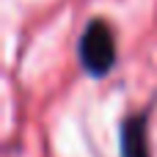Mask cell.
Here are the masks:
<instances>
[{
    "label": "cell",
    "instance_id": "1",
    "mask_svg": "<svg viewBox=\"0 0 157 157\" xmlns=\"http://www.w3.org/2000/svg\"><path fill=\"white\" fill-rule=\"evenodd\" d=\"M116 61V41H113V30L97 19L91 22L83 36H80V63L86 72L91 75H105Z\"/></svg>",
    "mask_w": 157,
    "mask_h": 157
},
{
    "label": "cell",
    "instance_id": "2",
    "mask_svg": "<svg viewBox=\"0 0 157 157\" xmlns=\"http://www.w3.org/2000/svg\"><path fill=\"white\" fill-rule=\"evenodd\" d=\"M121 157H149L146 146V119L132 116L124 121L121 130Z\"/></svg>",
    "mask_w": 157,
    "mask_h": 157
}]
</instances>
